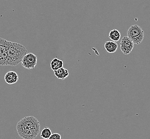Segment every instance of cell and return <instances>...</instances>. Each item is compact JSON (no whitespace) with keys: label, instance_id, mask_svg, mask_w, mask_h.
Masks as SVG:
<instances>
[{"label":"cell","instance_id":"6da1fadb","mask_svg":"<svg viewBox=\"0 0 150 139\" xmlns=\"http://www.w3.org/2000/svg\"><path fill=\"white\" fill-rule=\"evenodd\" d=\"M19 136L24 139H34L40 132L39 121L33 116L21 119L16 125Z\"/></svg>","mask_w":150,"mask_h":139},{"label":"cell","instance_id":"30bf717a","mask_svg":"<svg viewBox=\"0 0 150 139\" xmlns=\"http://www.w3.org/2000/svg\"><path fill=\"white\" fill-rule=\"evenodd\" d=\"M63 61L57 58H54L50 63V67H51V69L53 71L57 70L61 67H63Z\"/></svg>","mask_w":150,"mask_h":139},{"label":"cell","instance_id":"8fae6325","mask_svg":"<svg viewBox=\"0 0 150 139\" xmlns=\"http://www.w3.org/2000/svg\"><path fill=\"white\" fill-rule=\"evenodd\" d=\"M109 38L114 42H117L118 41L120 40V38H121V34L120 32L116 29H114L111 30L108 35Z\"/></svg>","mask_w":150,"mask_h":139},{"label":"cell","instance_id":"52a82bcc","mask_svg":"<svg viewBox=\"0 0 150 139\" xmlns=\"http://www.w3.org/2000/svg\"><path fill=\"white\" fill-rule=\"evenodd\" d=\"M19 77L17 73L15 71H9L4 76V80L8 84L12 85L18 82Z\"/></svg>","mask_w":150,"mask_h":139},{"label":"cell","instance_id":"5b68a950","mask_svg":"<svg viewBox=\"0 0 150 139\" xmlns=\"http://www.w3.org/2000/svg\"><path fill=\"white\" fill-rule=\"evenodd\" d=\"M9 41L0 37V66L7 65Z\"/></svg>","mask_w":150,"mask_h":139},{"label":"cell","instance_id":"8992f818","mask_svg":"<svg viewBox=\"0 0 150 139\" xmlns=\"http://www.w3.org/2000/svg\"><path fill=\"white\" fill-rule=\"evenodd\" d=\"M134 43L128 36H124L120 43V49L125 55H128L132 52L134 47Z\"/></svg>","mask_w":150,"mask_h":139},{"label":"cell","instance_id":"7c38bea8","mask_svg":"<svg viewBox=\"0 0 150 139\" xmlns=\"http://www.w3.org/2000/svg\"><path fill=\"white\" fill-rule=\"evenodd\" d=\"M51 134H52V132L50 128L49 127H44V128L41 131L40 136L43 139H48L49 138V137L51 136Z\"/></svg>","mask_w":150,"mask_h":139},{"label":"cell","instance_id":"ba28073f","mask_svg":"<svg viewBox=\"0 0 150 139\" xmlns=\"http://www.w3.org/2000/svg\"><path fill=\"white\" fill-rule=\"evenodd\" d=\"M54 76H56L57 78L61 80H64L69 76V72L68 70L64 68V67H61L57 70H54Z\"/></svg>","mask_w":150,"mask_h":139},{"label":"cell","instance_id":"9c48e42d","mask_svg":"<svg viewBox=\"0 0 150 139\" xmlns=\"http://www.w3.org/2000/svg\"><path fill=\"white\" fill-rule=\"evenodd\" d=\"M104 48L105 50H106V52L108 53H114L117 52L118 48V45L116 42L108 41L105 43Z\"/></svg>","mask_w":150,"mask_h":139},{"label":"cell","instance_id":"277c9868","mask_svg":"<svg viewBox=\"0 0 150 139\" xmlns=\"http://www.w3.org/2000/svg\"><path fill=\"white\" fill-rule=\"evenodd\" d=\"M38 57L33 53H27L21 60L22 66L26 69H34L37 64Z\"/></svg>","mask_w":150,"mask_h":139},{"label":"cell","instance_id":"7a4b0ae2","mask_svg":"<svg viewBox=\"0 0 150 139\" xmlns=\"http://www.w3.org/2000/svg\"><path fill=\"white\" fill-rule=\"evenodd\" d=\"M27 53V50L24 45L19 43L9 41L7 65H17L21 63L23 58Z\"/></svg>","mask_w":150,"mask_h":139},{"label":"cell","instance_id":"3957f363","mask_svg":"<svg viewBox=\"0 0 150 139\" xmlns=\"http://www.w3.org/2000/svg\"><path fill=\"white\" fill-rule=\"evenodd\" d=\"M127 36L134 44L139 45L144 38V32L141 27L137 25H133L127 30Z\"/></svg>","mask_w":150,"mask_h":139},{"label":"cell","instance_id":"4fadbf2b","mask_svg":"<svg viewBox=\"0 0 150 139\" xmlns=\"http://www.w3.org/2000/svg\"><path fill=\"white\" fill-rule=\"evenodd\" d=\"M62 136L60 134L57 133H54V134H52L51 136L49 137L48 139H61Z\"/></svg>","mask_w":150,"mask_h":139}]
</instances>
